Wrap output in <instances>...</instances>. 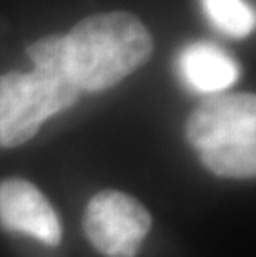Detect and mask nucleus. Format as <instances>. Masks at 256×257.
<instances>
[{
  "mask_svg": "<svg viewBox=\"0 0 256 257\" xmlns=\"http://www.w3.org/2000/svg\"><path fill=\"white\" fill-rule=\"evenodd\" d=\"M68 73L81 91L112 88L153 55V37L137 15L107 12L83 19L65 35Z\"/></svg>",
  "mask_w": 256,
  "mask_h": 257,
  "instance_id": "obj_1",
  "label": "nucleus"
},
{
  "mask_svg": "<svg viewBox=\"0 0 256 257\" xmlns=\"http://www.w3.org/2000/svg\"><path fill=\"white\" fill-rule=\"evenodd\" d=\"M190 146L206 169L221 178L248 179L256 173V100L249 93L208 96L185 126Z\"/></svg>",
  "mask_w": 256,
  "mask_h": 257,
  "instance_id": "obj_2",
  "label": "nucleus"
},
{
  "mask_svg": "<svg viewBox=\"0 0 256 257\" xmlns=\"http://www.w3.org/2000/svg\"><path fill=\"white\" fill-rule=\"evenodd\" d=\"M80 90L63 70L35 68L0 75V148L30 141L47 118L67 110Z\"/></svg>",
  "mask_w": 256,
  "mask_h": 257,
  "instance_id": "obj_3",
  "label": "nucleus"
},
{
  "mask_svg": "<svg viewBox=\"0 0 256 257\" xmlns=\"http://www.w3.org/2000/svg\"><path fill=\"white\" fill-rule=\"evenodd\" d=\"M83 229L87 239L102 255L135 257L151 229V216L132 196L105 189L90 199Z\"/></svg>",
  "mask_w": 256,
  "mask_h": 257,
  "instance_id": "obj_4",
  "label": "nucleus"
},
{
  "mask_svg": "<svg viewBox=\"0 0 256 257\" xmlns=\"http://www.w3.org/2000/svg\"><path fill=\"white\" fill-rule=\"evenodd\" d=\"M0 226L9 232L39 239L45 245H58L62 240L57 212L40 189L24 179L0 183Z\"/></svg>",
  "mask_w": 256,
  "mask_h": 257,
  "instance_id": "obj_5",
  "label": "nucleus"
},
{
  "mask_svg": "<svg viewBox=\"0 0 256 257\" xmlns=\"http://www.w3.org/2000/svg\"><path fill=\"white\" fill-rule=\"evenodd\" d=\"M180 72L183 80L201 93H220L239 76V68L230 55L211 43H192L182 52Z\"/></svg>",
  "mask_w": 256,
  "mask_h": 257,
  "instance_id": "obj_6",
  "label": "nucleus"
},
{
  "mask_svg": "<svg viewBox=\"0 0 256 257\" xmlns=\"http://www.w3.org/2000/svg\"><path fill=\"white\" fill-rule=\"evenodd\" d=\"M216 29L223 34L243 38L254 29V12L243 0H201Z\"/></svg>",
  "mask_w": 256,
  "mask_h": 257,
  "instance_id": "obj_7",
  "label": "nucleus"
}]
</instances>
